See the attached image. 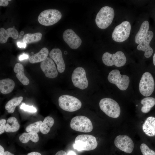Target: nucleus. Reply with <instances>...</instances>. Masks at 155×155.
Segmentation results:
<instances>
[{
	"mask_svg": "<svg viewBox=\"0 0 155 155\" xmlns=\"http://www.w3.org/2000/svg\"><path fill=\"white\" fill-rule=\"evenodd\" d=\"M154 88V82L152 74L148 72L144 73L140 80L139 89L144 96H148L152 94Z\"/></svg>",
	"mask_w": 155,
	"mask_h": 155,
	"instance_id": "nucleus-9",
	"label": "nucleus"
},
{
	"mask_svg": "<svg viewBox=\"0 0 155 155\" xmlns=\"http://www.w3.org/2000/svg\"><path fill=\"white\" fill-rule=\"evenodd\" d=\"M107 78L109 82L115 84L121 90H125L128 87L130 81L129 77L125 75H121L118 69L111 71Z\"/></svg>",
	"mask_w": 155,
	"mask_h": 155,
	"instance_id": "nucleus-8",
	"label": "nucleus"
},
{
	"mask_svg": "<svg viewBox=\"0 0 155 155\" xmlns=\"http://www.w3.org/2000/svg\"><path fill=\"white\" fill-rule=\"evenodd\" d=\"M31 54H34V53L33 52H32L31 53Z\"/></svg>",
	"mask_w": 155,
	"mask_h": 155,
	"instance_id": "nucleus-45",
	"label": "nucleus"
},
{
	"mask_svg": "<svg viewBox=\"0 0 155 155\" xmlns=\"http://www.w3.org/2000/svg\"><path fill=\"white\" fill-rule=\"evenodd\" d=\"M18 46L19 48H25L26 46V44L25 42H18L17 43Z\"/></svg>",
	"mask_w": 155,
	"mask_h": 155,
	"instance_id": "nucleus-35",
	"label": "nucleus"
},
{
	"mask_svg": "<svg viewBox=\"0 0 155 155\" xmlns=\"http://www.w3.org/2000/svg\"><path fill=\"white\" fill-rule=\"evenodd\" d=\"M141 103L143 105L141 109L142 112L147 113L155 105V98L152 97H146L141 100Z\"/></svg>",
	"mask_w": 155,
	"mask_h": 155,
	"instance_id": "nucleus-25",
	"label": "nucleus"
},
{
	"mask_svg": "<svg viewBox=\"0 0 155 155\" xmlns=\"http://www.w3.org/2000/svg\"><path fill=\"white\" fill-rule=\"evenodd\" d=\"M63 38L65 42L73 49L78 48L82 42L80 37L70 29H67L64 32Z\"/></svg>",
	"mask_w": 155,
	"mask_h": 155,
	"instance_id": "nucleus-13",
	"label": "nucleus"
},
{
	"mask_svg": "<svg viewBox=\"0 0 155 155\" xmlns=\"http://www.w3.org/2000/svg\"><path fill=\"white\" fill-rule=\"evenodd\" d=\"M131 30L130 22L126 21H123L115 27L112 33V38L116 42H123L129 37Z\"/></svg>",
	"mask_w": 155,
	"mask_h": 155,
	"instance_id": "nucleus-10",
	"label": "nucleus"
},
{
	"mask_svg": "<svg viewBox=\"0 0 155 155\" xmlns=\"http://www.w3.org/2000/svg\"><path fill=\"white\" fill-rule=\"evenodd\" d=\"M62 14L58 10L50 9L44 10L40 13L38 21L41 25L46 26L54 25L61 18Z\"/></svg>",
	"mask_w": 155,
	"mask_h": 155,
	"instance_id": "nucleus-4",
	"label": "nucleus"
},
{
	"mask_svg": "<svg viewBox=\"0 0 155 155\" xmlns=\"http://www.w3.org/2000/svg\"><path fill=\"white\" fill-rule=\"evenodd\" d=\"M64 53L66 55L67 54V52L66 51H65Z\"/></svg>",
	"mask_w": 155,
	"mask_h": 155,
	"instance_id": "nucleus-43",
	"label": "nucleus"
},
{
	"mask_svg": "<svg viewBox=\"0 0 155 155\" xmlns=\"http://www.w3.org/2000/svg\"><path fill=\"white\" fill-rule=\"evenodd\" d=\"M11 0H0V6L4 7L7 6L8 4V1Z\"/></svg>",
	"mask_w": 155,
	"mask_h": 155,
	"instance_id": "nucleus-33",
	"label": "nucleus"
},
{
	"mask_svg": "<svg viewBox=\"0 0 155 155\" xmlns=\"http://www.w3.org/2000/svg\"><path fill=\"white\" fill-rule=\"evenodd\" d=\"M153 62L154 65L155 66V53H154L153 58Z\"/></svg>",
	"mask_w": 155,
	"mask_h": 155,
	"instance_id": "nucleus-41",
	"label": "nucleus"
},
{
	"mask_svg": "<svg viewBox=\"0 0 155 155\" xmlns=\"http://www.w3.org/2000/svg\"><path fill=\"white\" fill-rule=\"evenodd\" d=\"M142 130L148 136H155V117L152 116L148 117L142 125Z\"/></svg>",
	"mask_w": 155,
	"mask_h": 155,
	"instance_id": "nucleus-18",
	"label": "nucleus"
},
{
	"mask_svg": "<svg viewBox=\"0 0 155 155\" xmlns=\"http://www.w3.org/2000/svg\"><path fill=\"white\" fill-rule=\"evenodd\" d=\"M27 155H41V154L38 152H33L28 153Z\"/></svg>",
	"mask_w": 155,
	"mask_h": 155,
	"instance_id": "nucleus-37",
	"label": "nucleus"
},
{
	"mask_svg": "<svg viewBox=\"0 0 155 155\" xmlns=\"http://www.w3.org/2000/svg\"><path fill=\"white\" fill-rule=\"evenodd\" d=\"M49 56L56 63L58 71L63 72L65 69V65L61 50L58 48L53 49L49 53Z\"/></svg>",
	"mask_w": 155,
	"mask_h": 155,
	"instance_id": "nucleus-16",
	"label": "nucleus"
},
{
	"mask_svg": "<svg viewBox=\"0 0 155 155\" xmlns=\"http://www.w3.org/2000/svg\"><path fill=\"white\" fill-rule=\"evenodd\" d=\"M114 15L113 8L108 6L102 7L96 16L95 22L96 25L100 29L106 28L111 24Z\"/></svg>",
	"mask_w": 155,
	"mask_h": 155,
	"instance_id": "nucleus-2",
	"label": "nucleus"
},
{
	"mask_svg": "<svg viewBox=\"0 0 155 155\" xmlns=\"http://www.w3.org/2000/svg\"><path fill=\"white\" fill-rule=\"evenodd\" d=\"M13 70L16 73V77L22 84L27 85L29 84V80L24 73V67L22 64L20 63H16L14 66Z\"/></svg>",
	"mask_w": 155,
	"mask_h": 155,
	"instance_id": "nucleus-19",
	"label": "nucleus"
},
{
	"mask_svg": "<svg viewBox=\"0 0 155 155\" xmlns=\"http://www.w3.org/2000/svg\"><path fill=\"white\" fill-rule=\"evenodd\" d=\"M23 100V97H15L9 101L5 105V109L9 113L14 112L17 106L19 105Z\"/></svg>",
	"mask_w": 155,
	"mask_h": 155,
	"instance_id": "nucleus-27",
	"label": "nucleus"
},
{
	"mask_svg": "<svg viewBox=\"0 0 155 155\" xmlns=\"http://www.w3.org/2000/svg\"><path fill=\"white\" fill-rule=\"evenodd\" d=\"M19 139L22 143L26 144L30 140L36 143L39 141V138L37 133L24 132L20 136Z\"/></svg>",
	"mask_w": 155,
	"mask_h": 155,
	"instance_id": "nucleus-26",
	"label": "nucleus"
},
{
	"mask_svg": "<svg viewBox=\"0 0 155 155\" xmlns=\"http://www.w3.org/2000/svg\"><path fill=\"white\" fill-rule=\"evenodd\" d=\"M59 104L63 110L72 112L80 109L82 106L80 101L72 96L64 95L60 96L58 99Z\"/></svg>",
	"mask_w": 155,
	"mask_h": 155,
	"instance_id": "nucleus-5",
	"label": "nucleus"
},
{
	"mask_svg": "<svg viewBox=\"0 0 155 155\" xmlns=\"http://www.w3.org/2000/svg\"><path fill=\"white\" fill-rule=\"evenodd\" d=\"M102 60L104 63L107 66H110L114 65L119 67L125 65L126 58L123 52L121 51H118L113 54L106 52L103 54Z\"/></svg>",
	"mask_w": 155,
	"mask_h": 155,
	"instance_id": "nucleus-7",
	"label": "nucleus"
},
{
	"mask_svg": "<svg viewBox=\"0 0 155 155\" xmlns=\"http://www.w3.org/2000/svg\"><path fill=\"white\" fill-rule=\"evenodd\" d=\"M20 108L25 111L30 113H34L36 112L37 111L36 108L33 106H30L26 105L24 103H23L21 104L20 106Z\"/></svg>",
	"mask_w": 155,
	"mask_h": 155,
	"instance_id": "nucleus-31",
	"label": "nucleus"
},
{
	"mask_svg": "<svg viewBox=\"0 0 155 155\" xmlns=\"http://www.w3.org/2000/svg\"><path fill=\"white\" fill-rule=\"evenodd\" d=\"M4 152L3 148L1 145H0V155H3Z\"/></svg>",
	"mask_w": 155,
	"mask_h": 155,
	"instance_id": "nucleus-38",
	"label": "nucleus"
},
{
	"mask_svg": "<svg viewBox=\"0 0 155 155\" xmlns=\"http://www.w3.org/2000/svg\"><path fill=\"white\" fill-rule=\"evenodd\" d=\"M67 155H76V154L74 151L71 150L68 152Z\"/></svg>",
	"mask_w": 155,
	"mask_h": 155,
	"instance_id": "nucleus-39",
	"label": "nucleus"
},
{
	"mask_svg": "<svg viewBox=\"0 0 155 155\" xmlns=\"http://www.w3.org/2000/svg\"><path fill=\"white\" fill-rule=\"evenodd\" d=\"M24 32L23 31H21L20 32V34L21 35H23L24 34Z\"/></svg>",
	"mask_w": 155,
	"mask_h": 155,
	"instance_id": "nucleus-42",
	"label": "nucleus"
},
{
	"mask_svg": "<svg viewBox=\"0 0 155 155\" xmlns=\"http://www.w3.org/2000/svg\"><path fill=\"white\" fill-rule=\"evenodd\" d=\"M149 23L148 21H145L142 24L140 28L136 34L135 40L137 44H140L144 39L149 31Z\"/></svg>",
	"mask_w": 155,
	"mask_h": 155,
	"instance_id": "nucleus-21",
	"label": "nucleus"
},
{
	"mask_svg": "<svg viewBox=\"0 0 155 155\" xmlns=\"http://www.w3.org/2000/svg\"><path fill=\"white\" fill-rule=\"evenodd\" d=\"M19 38H21V36L20 35L19 36Z\"/></svg>",
	"mask_w": 155,
	"mask_h": 155,
	"instance_id": "nucleus-44",
	"label": "nucleus"
},
{
	"mask_svg": "<svg viewBox=\"0 0 155 155\" xmlns=\"http://www.w3.org/2000/svg\"><path fill=\"white\" fill-rule=\"evenodd\" d=\"M49 54L48 49L44 47L38 53L31 56L29 58V61L31 63L42 62L47 57Z\"/></svg>",
	"mask_w": 155,
	"mask_h": 155,
	"instance_id": "nucleus-22",
	"label": "nucleus"
},
{
	"mask_svg": "<svg viewBox=\"0 0 155 155\" xmlns=\"http://www.w3.org/2000/svg\"><path fill=\"white\" fill-rule=\"evenodd\" d=\"M101 110L108 116L114 118H118L121 113L120 106L115 100L110 98L102 99L99 102Z\"/></svg>",
	"mask_w": 155,
	"mask_h": 155,
	"instance_id": "nucleus-3",
	"label": "nucleus"
},
{
	"mask_svg": "<svg viewBox=\"0 0 155 155\" xmlns=\"http://www.w3.org/2000/svg\"><path fill=\"white\" fill-rule=\"evenodd\" d=\"M15 86V82L11 79L6 78L0 81V90L3 94H6L11 92Z\"/></svg>",
	"mask_w": 155,
	"mask_h": 155,
	"instance_id": "nucleus-20",
	"label": "nucleus"
},
{
	"mask_svg": "<svg viewBox=\"0 0 155 155\" xmlns=\"http://www.w3.org/2000/svg\"><path fill=\"white\" fill-rule=\"evenodd\" d=\"M6 120L2 119L0 120V134H2L4 132L6 125Z\"/></svg>",
	"mask_w": 155,
	"mask_h": 155,
	"instance_id": "nucleus-32",
	"label": "nucleus"
},
{
	"mask_svg": "<svg viewBox=\"0 0 155 155\" xmlns=\"http://www.w3.org/2000/svg\"><path fill=\"white\" fill-rule=\"evenodd\" d=\"M70 126L75 131L84 133L90 132L93 128L90 120L87 117L82 115L73 118L70 122Z\"/></svg>",
	"mask_w": 155,
	"mask_h": 155,
	"instance_id": "nucleus-6",
	"label": "nucleus"
},
{
	"mask_svg": "<svg viewBox=\"0 0 155 155\" xmlns=\"http://www.w3.org/2000/svg\"><path fill=\"white\" fill-rule=\"evenodd\" d=\"M114 144L119 149L129 154L132 152L134 147L133 140L126 135H120L117 136L114 140Z\"/></svg>",
	"mask_w": 155,
	"mask_h": 155,
	"instance_id": "nucleus-12",
	"label": "nucleus"
},
{
	"mask_svg": "<svg viewBox=\"0 0 155 155\" xmlns=\"http://www.w3.org/2000/svg\"><path fill=\"white\" fill-rule=\"evenodd\" d=\"M98 143L94 136L88 134L80 135L77 136L75 140L73 148L79 151H90L96 149Z\"/></svg>",
	"mask_w": 155,
	"mask_h": 155,
	"instance_id": "nucleus-1",
	"label": "nucleus"
},
{
	"mask_svg": "<svg viewBox=\"0 0 155 155\" xmlns=\"http://www.w3.org/2000/svg\"><path fill=\"white\" fill-rule=\"evenodd\" d=\"M20 127L17 119L13 117H11L7 121L5 131L7 132H14L17 131Z\"/></svg>",
	"mask_w": 155,
	"mask_h": 155,
	"instance_id": "nucleus-23",
	"label": "nucleus"
},
{
	"mask_svg": "<svg viewBox=\"0 0 155 155\" xmlns=\"http://www.w3.org/2000/svg\"><path fill=\"white\" fill-rule=\"evenodd\" d=\"M3 155H14V154L11 153L10 152L6 151L5 152H4Z\"/></svg>",
	"mask_w": 155,
	"mask_h": 155,
	"instance_id": "nucleus-40",
	"label": "nucleus"
},
{
	"mask_svg": "<svg viewBox=\"0 0 155 155\" xmlns=\"http://www.w3.org/2000/svg\"><path fill=\"white\" fill-rule=\"evenodd\" d=\"M28 57H29L28 55L25 54H23L20 56L19 59L20 61H22L24 59H28Z\"/></svg>",
	"mask_w": 155,
	"mask_h": 155,
	"instance_id": "nucleus-34",
	"label": "nucleus"
},
{
	"mask_svg": "<svg viewBox=\"0 0 155 155\" xmlns=\"http://www.w3.org/2000/svg\"><path fill=\"white\" fill-rule=\"evenodd\" d=\"M42 123L41 121H39L31 124L26 128L27 132L30 133H37L40 131V125Z\"/></svg>",
	"mask_w": 155,
	"mask_h": 155,
	"instance_id": "nucleus-29",
	"label": "nucleus"
},
{
	"mask_svg": "<svg viewBox=\"0 0 155 155\" xmlns=\"http://www.w3.org/2000/svg\"><path fill=\"white\" fill-rule=\"evenodd\" d=\"M42 36V34L39 32L33 34L27 33L24 36L22 40L26 44L36 42L41 40Z\"/></svg>",
	"mask_w": 155,
	"mask_h": 155,
	"instance_id": "nucleus-28",
	"label": "nucleus"
},
{
	"mask_svg": "<svg viewBox=\"0 0 155 155\" xmlns=\"http://www.w3.org/2000/svg\"><path fill=\"white\" fill-rule=\"evenodd\" d=\"M18 36V32L15 28H10L5 30L1 28L0 29V43L3 44L6 43L8 38L11 37L16 39Z\"/></svg>",
	"mask_w": 155,
	"mask_h": 155,
	"instance_id": "nucleus-17",
	"label": "nucleus"
},
{
	"mask_svg": "<svg viewBox=\"0 0 155 155\" xmlns=\"http://www.w3.org/2000/svg\"><path fill=\"white\" fill-rule=\"evenodd\" d=\"M154 34L151 31H149L144 40L137 46V48L139 51L145 52L144 56L147 58L150 57L153 53V50L150 46Z\"/></svg>",
	"mask_w": 155,
	"mask_h": 155,
	"instance_id": "nucleus-15",
	"label": "nucleus"
},
{
	"mask_svg": "<svg viewBox=\"0 0 155 155\" xmlns=\"http://www.w3.org/2000/svg\"><path fill=\"white\" fill-rule=\"evenodd\" d=\"M40 68L46 77L50 78H54L57 77L58 72L55 65L51 58L47 57L41 62Z\"/></svg>",
	"mask_w": 155,
	"mask_h": 155,
	"instance_id": "nucleus-14",
	"label": "nucleus"
},
{
	"mask_svg": "<svg viewBox=\"0 0 155 155\" xmlns=\"http://www.w3.org/2000/svg\"><path fill=\"white\" fill-rule=\"evenodd\" d=\"M54 123V119L52 117L50 116L46 117L40 125V131L44 134H47L49 132Z\"/></svg>",
	"mask_w": 155,
	"mask_h": 155,
	"instance_id": "nucleus-24",
	"label": "nucleus"
},
{
	"mask_svg": "<svg viewBox=\"0 0 155 155\" xmlns=\"http://www.w3.org/2000/svg\"><path fill=\"white\" fill-rule=\"evenodd\" d=\"M140 149L143 155H155V152L150 149L145 144L141 145Z\"/></svg>",
	"mask_w": 155,
	"mask_h": 155,
	"instance_id": "nucleus-30",
	"label": "nucleus"
},
{
	"mask_svg": "<svg viewBox=\"0 0 155 155\" xmlns=\"http://www.w3.org/2000/svg\"><path fill=\"white\" fill-rule=\"evenodd\" d=\"M71 80L73 85L82 90L87 88L88 82L84 69L81 67L75 69L73 72Z\"/></svg>",
	"mask_w": 155,
	"mask_h": 155,
	"instance_id": "nucleus-11",
	"label": "nucleus"
},
{
	"mask_svg": "<svg viewBox=\"0 0 155 155\" xmlns=\"http://www.w3.org/2000/svg\"><path fill=\"white\" fill-rule=\"evenodd\" d=\"M55 155H67V154L65 151L60 150L57 152Z\"/></svg>",
	"mask_w": 155,
	"mask_h": 155,
	"instance_id": "nucleus-36",
	"label": "nucleus"
}]
</instances>
